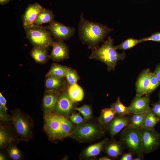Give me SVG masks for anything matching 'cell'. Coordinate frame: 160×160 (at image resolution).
I'll list each match as a JSON object with an SVG mask.
<instances>
[{
    "mask_svg": "<svg viewBox=\"0 0 160 160\" xmlns=\"http://www.w3.org/2000/svg\"><path fill=\"white\" fill-rule=\"evenodd\" d=\"M60 93L45 90L42 101L44 116L52 113L55 109Z\"/></svg>",
    "mask_w": 160,
    "mask_h": 160,
    "instance_id": "cell-16",
    "label": "cell"
},
{
    "mask_svg": "<svg viewBox=\"0 0 160 160\" xmlns=\"http://www.w3.org/2000/svg\"><path fill=\"white\" fill-rule=\"evenodd\" d=\"M45 27L51 32L54 39L56 40H67L75 33L74 27L65 25L55 20Z\"/></svg>",
    "mask_w": 160,
    "mask_h": 160,
    "instance_id": "cell-9",
    "label": "cell"
},
{
    "mask_svg": "<svg viewBox=\"0 0 160 160\" xmlns=\"http://www.w3.org/2000/svg\"><path fill=\"white\" fill-rule=\"evenodd\" d=\"M69 68L65 65L53 63L45 77H52L59 78L65 77Z\"/></svg>",
    "mask_w": 160,
    "mask_h": 160,
    "instance_id": "cell-22",
    "label": "cell"
},
{
    "mask_svg": "<svg viewBox=\"0 0 160 160\" xmlns=\"http://www.w3.org/2000/svg\"><path fill=\"white\" fill-rule=\"evenodd\" d=\"M106 130V127L99 124L86 123L81 124L75 130L70 136L80 142L92 140L103 135Z\"/></svg>",
    "mask_w": 160,
    "mask_h": 160,
    "instance_id": "cell-6",
    "label": "cell"
},
{
    "mask_svg": "<svg viewBox=\"0 0 160 160\" xmlns=\"http://www.w3.org/2000/svg\"><path fill=\"white\" fill-rule=\"evenodd\" d=\"M142 42L151 41L160 42V32H156L147 37L141 39Z\"/></svg>",
    "mask_w": 160,
    "mask_h": 160,
    "instance_id": "cell-36",
    "label": "cell"
},
{
    "mask_svg": "<svg viewBox=\"0 0 160 160\" xmlns=\"http://www.w3.org/2000/svg\"><path fill=\"white\" fill-rule=\"evenodd\" d=\"M151 108L154 113L160 118V102L153 103Z\"/></svg>",
    "mask_w": 160,
    "mask_h": 160,
    "instance_id": "cell-38",
    "label": "cell"
},
{
    "mask_svg": "<svg viewBox=\"0 0 160 160\" xmlns=\"http://www.w3.org/2000/svg\"><path fill=\"white\" fill-rule=\"evenodd\" d=\"M147 112L133 114V115L131 116L130 121L127 126L130 127L140 129Z\"/></svg>",
    "mask_w": 160,
    "mask_h": 160,
    "instance_id": "cell-28",
    "label": "cell"
},
{
    "mask_svg": "<svg viewBox=\"0 0 160 160\" xmlns=\"http://www.w3.org/2000/svg\"><path fill=\"white\" fill-rule=\"evenodd\" d=\"M104 147V152L108 156L116 158L122 154L125 147L119 141L113 140L108 141Z\"/></svg>",
    "mask_w": 160,
    "mask_h": 160,
    "instance_id": "cell-19",
    "label": "cell"
},
{
    "mask_svg": "<svg viewBox=\"0 0 160 160\" xmlns=\"http://www.w3.org/2000/svg\"><path fill=\"white\" fill-rule=\"evenodd\" d=\"M131 116H121L116 114L113 119L106 126V130L110 136L113 137L119 133L129 124Z\"/></svg>",
    "mask_w": 160,
    "mask_h": 160,
    "instance_id": "cell-12",
    "label": "cell"
},
{
    "mask_svg": "<svg viewBox=\"0 0 160 160\" xmlns=\"http://www.w3.org/2000/svg\"><path fill=\"white\" fill-rule=\"evenodd\" d=\"M26 37L33 46L45 47L47 49L55 41L51 32L45 26L34 24L24 28Z\"/></svg>",
    "mask_w": 160,
    "mask_h": 160,
    "instance_id": "cell-4",
    "label": "cell"
},
{
    "mask_svg": "<svg viewBox=\"0 0 160 160\" xmlns=\"http://www.w3.org/2000/svg\"><path fill=\"white\" fill-rule=\"evenodd\" d=\"M100 160H111V159L106 156H103L100 158L99 159Z\"/></svg>",
    "mask_w": 160,
    "mask_h": 160,
    "instance_id": "cell-44",
    "label": "cell"
},
{
    "mask_svg": "<svg viewBox=\"0 0 160 160\" xmlns=\"http://www.w3.org/2000/svg\"><path fill=\"white\" fill-rule=\"evenodd\" d=\"M149 95L144 96L135 95L128 107L129 113L138 114L148 112L150 108Z\"/></svg>",
    "mask_w": 160,
    "mask_h": 160,
    "instance_id": "cell-14",
    "label": "cell"
},
{
    "mask_svg": "<svg viewBox=\"0 0 160 160\" xmlns=\"http://www.w3.org/2000/svg\"><path fill=\"white\" fill-rule=\"evenodd\" d=\"M10 0H0V4L1 5H3L7 4Z\"/></svg>",
    "mask_w": 160,
    "mask_h": 160,
    "instance_id": "cell-43",
    "label": "cell"
},
{
    "mask_svg": "<svg viewBox=\"0 0 160 160\" xmlns=\"http://www.w3.org/2000/svg\"><path fill=\"white\" fill-rule=\"evenodd\" d=\"M151 72L149 68L143 70L140 73L135 84L136 95H145L148 88Z\"/></svg>",
    "mask_w": 160,
    "mask_h": 160,
    "instance_id": "cell-18",
    "label": "cell"
},
{
    "mask_svg": "<svg viewBox=\"0 0 160 160\" xmlns=\"http://www.w3.org/2000/svg\"><path fill=\"white\" fill-rule=\"evenodd\" d=\"M144 159V158H143L138 156H136L135 158H133L132 160H142Z\"/></svg>",
    "mask_w": 160,
    "mask_h": 160,
    "instance_id": "cell-45",
    "label": "cell"
},
{
    "mask_svg": "<svg viewBox=\"0 0 160 160\" xmlns=\"http://www.w3.org/2000/svg\"><path fill=\"white\" fill-rule=\"evenodd\" d=\"M7 159L5 155L2 152H1L0 154V160H5Z\"/></svg>",
    "mask_w": 160,
    "mask_h": 160,
    "instance_id": "cell-42",
    "label": "cell"
},
{
    "mask_svg": "<svg viewBox=\"0 0 160 160\" xmlns=\"http://www.w3.org/2000/svg\"><path fill=\"white\" fill-rule=\"evenodd\" d=\"M143 154H148L156 150L160 146V133L155 129H140Z\"/></svg>",
    "mask_w": 160,
    "mask_h": 160,
    "instance_id": "cell-8",
    "label": "cell"
},
{
    "mask_svg": "<svg viewBox=\"0 0 160 160\" xmlns=\"http://www.w3.org/2000/svg\"><path fill=\"white\" fill-rule=\"evenodd\" d=\"M7 108H5L0 103V120L1 122L10 123L12 121L11 116L7 111Z\"/></svg>",
    "mask_w": 160,
    "mask_h": 160,
    "instance_id": "cell-35",
    "label": "cell"
},
{
    "mask_svg": "<svg viewBox=\"0 0 160 160\" xmlns=\"http://www.w3.org/2000/svg\"><path fill=\"white\" fill-rule=\"evenodd\" d=\"M68 85L64 77H45L44 81L45 90L58 93H60Z\"/></svg>",
    "mask_w": 160,
    "mask_h": 160,
    "instance_id": "cell-17",
    "label": "cell"
},
{
    "mask_svg": "<svg viewBox=\"0 0 160 160\" xmlns=\"http://www.w3.org/2000/svg\"><path fill=\"white\" fill-rule=\"evenodd\" d=\"M158 97L159 100V101L160 102V91L159 92V93L158 94Z\"/></svg>",
    "mask_w": 160,
    "mask_h": 160,
    "instance_id": "cell-46",
    "label": "cell"
},
{
    "mask_svg": "<svg viewBox=\"0 0 160 160\" xmlns=\"http://www.w3.org/2000/svg\"><path fill=\"white\" fill-rule=\"evenodd\" d=\"M143 42L141 39H137L132 37L125 40L119 45L115 46V49L123 50L130 49L138 44Z\"/></svg>",
    "mask_w": 160,
    "mask_h": 160,
    "instance_id": "cell-29",
    "label": "cell"
},
{
    "mask_svg": "<svg viewBox=\"0 0 160 160\" xmlns=\"http://www.w3.org/2000/svg\"><path fill=\"white\" fill-rule=\"evenodd\" d=\"M54 14L52 10L44 8L38 14L33 24L41 26L43 24H49L54 20Z\"/></svg>",
    "mask_w": 160,
    "mask_h": 160,
    "instance_id": "cell-21",
    "label": "cell"
},
{
    "mask_svg": "<svg viewBox=\"0 0 160 160\" xmlns=\"http://www.w3.org/2000/svg\"><path fill=\"white\" fill-rule=\"evenodd\" d=\"M116 114L115 111L111 107L102 109L99 118V123L106 127Z\"/></svg>",
    "mask_w": 160,
    "mask_h": 160,
    "instance_id": "cell-26",
    "label": "cell"
},
{
    "mask_svg": "<svg viewBox=\"0 0 160 160\" xmlns=\"http://www.w3.org/2000/svg\"><path fill=\"white\" fill-rule=\"evenodd\" d=\"M79 39L89 49L93 50L99 47L107 34L114 29L99 23L89 20L84 18L81 13L78 26Z\"/></svg>",
    "mask_w": 160,
    "mask_h": 160,
    "instance_id": "cell-1",
    "label": "cell"
},
{
    "mask_svg": "<svg viewBox=\"0 0 160 160\" xmlns=\"http://www.w3.org/2000/svg\"><path fill=\"white\" fill-rule=\"evenodd\" d=\"M75 109L81 113L85 120L90 119L92 115V111L91 106L88 105H84L79 107H76Z\"/></svg>",
    "mask_w": 160,
    "mask_h": 160,
    "instance_id": "cell-34",
    "label": "cell"
},
{
    "mask_svg": "<svg viewBox=\"0 0 160 160\" xmlns=\"http://www.w3.org/2000/svg\"><path fill=\"white\" fill-rule=\"evenodd\" d=\"M70 119L72 122L76 124H81L84 121V119L78 113L72 114L70 116Z\"/></svg>",
    "mask_w": 160,
    "mask_h": 160,
    "instance_id": "cell-37",
    "label": "cell"
},
{
    "mask_svg": "<svg viewBox=\"0 0 160 160\" xmlns=\"http://www.w3.org/2000/svg\"><path fill=\"white\" fill-rule=\"evenodd\" d=\"M7 151L9 156L12 160H19L23 158V153L17 147L16 144H12L8 146Z\"/></svg>",
    "mask_w": 160,
    "mask_h": 160,
    "instance_id": "cell-30",
    "label": "cell"
},
{
    "mask_svg": "<svg viewBox=\"0 0 160 160\" xmlns=\"http://www.w3.org/2000/svg\"><path fill=\"white\" fill-rule=\"evenodd\" d=\"M6 100L4 97L2 93L0 92V103L5 108H7Z\"/></svg>",
    "mask_w": 160,
    "mask_h": 160,
    "instance_id": "cell-41",
    "label": "cell"
},
{
    "mask_svg": "<svg viewBox=\"0 0 160 160\" xmlns=\"http://www.w3.org/2000/svg\"><path fill=\"white\" fill-rule=\"evenodd\" d=\"M105 138L102 140L87 148L83 151V155L85 157L89 158L99 155L101 152L104 145L108 141Z\"/></svg>",
    "mask_w": 160,
    "mask_h": 160,
    "instance_id": "cell-23",
    "label": "cell"
},
{
    "mask_svg": "<svg viewBox=\"0 0 160 160\" xmlns=\"http://www.w3.org/2000/svg\"><path fill=\"white\" fill-rule=\"evenodd\" d=\"M52 47V51L49 58L55 62H60L69 58V49L64 41L55 40Z\"/></svg>",
    "mask_w": 160,
    "mask_h": 160,
    "instance_id": "cell-13",
    "label": "cell"
},
{
    "mask_svg": "<svg viewBox=\"0 0 160 160\" xmlns=\"http://www.w3.org/2000/svg\"><path fill=\"white\" fill-rule=\"evenodd\" d=\"M30 55L36 63L41 64H46L49 59L47 49L43 47L33 46Z\"/></svg>",
    "mask_w": 160,
    "mask_h": 160,
    "instance_id": "cell-20",
    "label": "cell"
},
{
    "mask_svg": "<svg viewBox=\"0 0 160 160\" xmlns=\"http://www.w3.org/2000/svg\"><path fill=\"white\" fill-rule=\"evenodd\" d=\"M43 8L37 2L29 4L21 16L23 27L25 28L33 24L38 14Z\"/></svg>",
    "mask_w": 160,
    "mask_h": 160,
    "instance_id": "cell-15",
    "label": "cell"
},
{
    "mask_svg": "<svg viewBox=\"0 0 160 160\" xmlns=\"http://www.w3.org/2000/svg\"><path fill=\"white\" fill-rule=\"evenodd\" d=\"M68 85L60 92L55 109L52 113L66 117L74 108V103L69 97L67 92Z\"/></svg>",
    "mask_w": 160,
    "mask_h": 160,
    "instance_id": "cell-10",
    "label": "cell"
},
{
    "mask_svg": "<svg viewBox=\"0 0 160 160\" xmlns=\"http://www.w3.org/2000/svg\"><path fill=\"white\" fill-rule=\"evenodd\" d=\"M0 126V148H7L10 145L16 144L20 140L14 128H12L9 123L1 122Z\"/></svg>",
    "mask_w": 160,
    "mask_h": 160,
    "instance_id": "cell-11",
    "label": "cell"
},
{
    "mask_svg": "<svg viewBox=\"0 0 160 160\" xmlns=\"http://www.w3.org/2000/svg\"><path fill=\"white\" fill-rule=\"evenodd\" d=\"M67 83L69 86L77 83L80 79V77L77 71L75 69L70 68L65 76Z\"/></svg>",
    "mask_w": 160,
    "mask_h": 160,
    "instance_id": "cell-32",
    "label": "cell"
},
{
    "mask_svg": "<svg viewBox=\"0 0 160 160\" xmlns=\"http://www.w3.org/2000/svg\"><path fill=\"white\" fill-rule=\"evenodd\" d=\"M153 73L158 81L160 82V64L156 66Z\"/></svg>",
    "mask_w": 160,
    "mask_h": 160,
    "instance_id": "cell-40",
    "label": "cell"
},
{
    "mask_svg": "<svg viewBox=\"0 0 160 160\" xmlns=\"http://www.w3.org/2000/svg\"><path fill=\"white\" fill-rule=\"evenodd\" d=\"M60 118L62 130L64 138L70 136L75 130L74 125L71 122L65 117L60 116Z\"/></svg>",
    "mask_w": 160,
    "mask_h": 160,
    "instance_id": "cell-27",
    "label": "cell"
},
{
    "mask_svg": "<svg viewBox=\"0 0 160 160\" xmlns=\"http://www.w3.org/2000/svg\"><path fill=\"white\" fill-rule=\"evenodd\" d=\"M119 141L134 155L144 158L140 129L127 125L120 132Z\"/></svg>",
    "mask_w": 160,
    "mask_h": 160,
    "instance_id": "cell-3",
    "label": "cell"
},
{
    "mask_svg": "<svg viewBox=\"0 0 160 160\" xmlns=\"http://www.w3.org/2000/svg\"><path fill=\"white\" fill-rule=\"evenodd\" d=\"M160 121V118L154 113L150 108L147 112L141 128L154 129L156 125Z\"/></svg>",
    "mask_w": 160,
    "mask_h": 160,
    "instance_id": "cell-25",
    "label": "cell"
},
{
    "mask_svg": "<svg viewBox=\"0 0 160 160\" xmlns=\"http://www.w3.org/2000/svg\"><path fill=\"white\" fill-rule=\"evenodd\" d=\"M158 81L153 72L150 74L149 84L145 95H149L160 84Z\"/></svg>",
    "mask_w": 160,
    "mask_h": 160,
    "instance_id": "cell-33",
    "label": "cell"
},
{
    "mask_svg": "<svg viewBox=\"0 0 160 160\" xmlns=\"http://www.w3.org/2000/svg\"><path fill=\"white\" fill-rule=\"evenodd\" d=\"M114 40L108 37L100 47L92 50L89 57L90 59L98 60L105 64L109 71H114L118 62L124 60L126 57L124 52L120 53L116 51L113 45Z\"/></svg>",
    "mask_w": 160,
    "mask_h": 160,
    "instance_id": "cell-2",
    "label": "cell"
},
{
    "mask_svg": "<svg viewBox=\"0 0 160 160\" xmlns=\"http://www.w3.org/2000/svg\"><path fill=\"white\" fill-rule=\"evenodd\" d=\"M67 92L70 99L75 103L81 101L84 97L83 89L76 83L69 86Z\"/></svg>",
    "mask_w": 160,
    "mask_h": 160,
    "instance_id": "cell-24",
    "label": "cell"
},
{
    "mask_svg": "<svg viewBox=\"0 0 160 160\" xmlns=\"http://www.w3.org/2000/svg\"><path fill=\"white\" fill-rule=\"evenodd\" d=\"M44 131L49 140L55 141L63 139L60 116L51 113L44 116Z\"/></svg>",
    "mask_w": 160,
    "mask_h": 160,
    "instance_id": "cell-7",
    "label": "cell"
},
{
    "mask_svg": "<svg viewBox=\"0 0 160 160\" xmlns=\"http://www.w3.org/2000/svg\"><path fill=\"white\" fill-rule=\"evenodd\" d=\"M11 112L13 127L20 140L28 141L33 134L31 119L19 109H15Z\"/></svg>",
    "mask_w": 160,
    "mask_h": 160,
    "instance_id": "cell-5",
    "label": "cell"
},
{
    "mask_svg": "<svg viewBox=\"0 0 160 160\" xmlns=\"http://www.w3.org/2000/svg\"><path fill=\"white\" fill-rule=\"evenodd\" d=\"M134 155L131 152L125 153L123 154L119 160H132Z\"/></svg>",
    "mask_w": 160,
    "mask_h": 160,
    "instance_id": "cell-39",
    "label": "cell"
},
{
    "mask_svg": "<svg viewBox=\"0 0 160 160\" xmlns=\"http://www.w3.org/2000/svg\"><path fill=\"white\" fill-rule=\"evenodd\" d=\"M116 113L119 115L124 116L129 114L128 107L126 106L121 103L119 97L116 101L113 103L111 106Z\"/></svg>",
    "mask_w": 160,
    "mask_h": 160,
    "instance_id": "cell-31",
    "label": "cell"
}]
</instances>
